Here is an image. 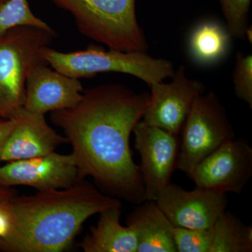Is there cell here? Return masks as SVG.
I'll return each instance as SVG.
<instances>
[{"instance_id":"obj_13","label":"cell","mask_w":252,"mask_h":252,"mask_svg":"<svg viewBox=\"0 0 252 252\" xmlns=\"http://www.w3.org/2000/svg\"><path fill=\"white\" fill-rule=\"evenodd\" d=\"M14 119L1 162L42 157L55 152L61 144L68 143L65 136L60 135L48 124L44 114L23 108Z\"/></svg>"},{"instance_id":"obj_16","label":"cell","mask_w":252,"mask_h":252,"mask_svg":"<svg viewBox=\"0 0 252 252\" xmlns=\"http://www.w3.org/2000/svg\"><path fill=\"white\" fill-rule=\"evenodd\" d=\"M229 32L213 21L197 26L189 39V51L192 59L201 65L215 64L224 58L230 44Z\"/></svg>"},{"instance_id":"obj_18","label":"cell","mask_w":252,"mask_h":252,"mask_svg":"<svg viewBox=\"0 0 252 252\" xmlns=\"http://www.w3.org/2000/svg\"><path fill=\"white\" fill-rule=\"evenodd\" d=\"M18 27L53 31L47 23L33 14L28 0H8L0 8V36Z\"/></svg>"},{"instance_id":"obj_10","label":"cell","mask_w":252,"mask_h":252,"mask_svg":"<svg viewBox=\"0 0 252 252\" xmlns=\"http://www.w3.org/2000/svg\"><path fill=\"white\" fill-rule=\"evenodd\" d=\"M158 206L175 227L190 229L211 228L226 210V194L206 189L187 190L170 183L158 195Z\"/></svg>"},{"instance_id":"obj_14","label":"cell","mask_w":252,"mask_h":252,"mask_svg":"<svg viewBox=\"0 0 252 252\" xmlns=\"http://www.w3.org/2000/svg\"><path fill=\"white\" fill-rule=\"evenodd\" d=\"M126 225L135 232L137 252H177L174 225L154 200L137 205L126 219Z\"/></svg>"},{"instance_id":"obj_23","label":"cell","mask_w":252,"mask_h":252,"mask_svg":"<svg viewBox=\"0 0 252 252\" xmlns=\"http://www.w3.org/2000/svg\"><path fill=\"white\" fill-rule=\"evenodd\" d=\"M14 124V119H8L0 117V162H1V153H2L5 143L12 131Z\"/></svg>"},{"instance_id":"obj_8","label":"cell","mask_w":252,"mask_h":252,"mask_svg":"<svg viewBox=\"0 0 252 252\" xmlns=\"http://www.w3.org/2000/svg\"><path fill=\"white\" fill-rule=\"evenodd\" d=\"M132 132L135 149L141 157L140 169L145 200L156 201L159 193L171 183L180 142L177 135L142 120L136 124Z\"/></svg>"},{"instance_id":"obj_22","label":"cell","mask_w":252,"mask_h":252,"mask_svg":"<svg viewBox=\"0 0 252 252\" xmlns=\"http://www.w3.org/2000/svg\"><path fill=\"white\" fill-rule=\"evenodd\" d=\"M233 72L235 94L252 109V55L238 51Z\"/></svg>"},{"instance_id":"obj_5","label":"cell","mask_w":252,"mask_h":252,"mask_svg":"<svg viewBox=\"0 0 252 252\" xmlns=\"http://www.w3.org/2000/svg\"><path fill=\"white\" fill-rule=\"evenodd\" d=\"M55 36L54 31L32 27L14 28L0 36V117L15 119L21 112L28 75L46 63L41 49Z\"/></svg>"},{"instance_id":"obj_2","label":"cell","mask_w":252,"mask_h":252,"mask_svg":"<svg viewBox=\"0 0 252 252\" xmlns=\"http://www.w3.org/2000/svg\"><path fill=\"white\" fill-rule=\"evenodd\" d=\"M117 207H122L119 199L104 193L85 179L66 189L18 195L9 252L65 251L88 219Z\"/></svg>"},{"instance_id":"obj_12","label":"cell","mask_w":252,"mask_h":252,"mask_svg":"<svg viewBox=\"0 0 252 252\" xmlns=\"http://www.w3.org/2000/svg\"><path fill=\"white\" fill-rule=\"evenodd\" d=\"M38 64L28 75L23 108L45 114L70 108L80 101L84 88L79 79Z\"/></svg>"},{"instance_id":"obj_21","label":"cell","mask_w":252,"mask_h":252,"mask_svg":"<svg viewBox=\"0 0 252 252\" xmlns=\"http://www.w3.org/2000/svg\"><path fill=\"white\" fill-rule=\"evenodd\" d=\"M172 234L177 252H208L212 243V227L190 229L174 226Z\"/></svg>"},{"instance_id":"obj_24","label":"cell","mask_w":252,"mask_h":252,"mask_svg":"<svg viewBox=\"0 0 252 252\" xmlns=\"http://www.w3.org/2000/svg\"><path fill=\"white\" fill-rule=\"evenodd\" d=\"M7 1L8 0H0V8H1V6H3V5H4Z\"/></svg>"},{"instance_id":"obj_3","label":"cell","mask_w":252,"mask_h":252,"mask_svg":"<svg viewBox=\"0 0 252 252\" xmlns=\"http://www.w3.org/2000/svg\"><path fill=\"white\" fill-rule=\"evenodd\" d=\"M72 15L78 31L91 40L123 52L148 49L136 16V0H49Z\"/></svg>"},{"instance_id":"obj_20","label":"cell","mask_w":252,"mask_h":252,"mask_svg":"<svg viewBox=\"0 0 252 252\" xmlns=\"http://www.w3.org/2000/svg\"><path fill=\"white\" fill-rule=\"evenodd\" d=\"M227 31L236 39H244L250 30L249 12L252 0H219Z\"/></svg>"},{"instance_id":"obj_1","label":"cell","mask_w":252,"mask_h":252,"mask_svg":"<svg viewBox=\"0 0 252 252\" xmlns=\"http://www.w3.org/2000/svg\"><path fill=\"white\" fill-rule=\"evenodd\" d=\"M149 99V93L104 84L84 90L77 104L51 114L72 146L81 178L91 177L104 193L137 205L145 196L130 138Z\"/></svg>"},{"instance_id":"obj_11","label":"cell","mask_w":252,"mask_h":252,"mask_svg":"<svg viewBox=\"0 0 252 252\" xmlns=\"http://www.w3.org/2000/svg\"><path fill=\"white\" fill-rule=\"evenodd\" d=\"M81 180L70 154L56 152L0 166V184L6 187L27 186L37 190L66 189Z\"/></svg>"},{"instance_id":"obj_6","label":"cell","mask_w":252,"mask_h":252,"mask_svg":"<svg viewBox=\"0 0 252 252\" xmlns=\"http://www.w3.org/2000/svg\"><path fill=\"white\" fill-rule=\"evenodd\" d=\"M181 132L176 169L189 178L199 162L236 137L226 109L212 91L195 99Z\"/></svg>"},{"instance_id":"obj_19","label":"cell","mask_w":252,"mask_h":252,"mask_svg":"<svg viewBox=\"0 0 252 252\" xmlns=\"http://www.w3.org/2000/svg\"><path fill=\"white\" fill-rule=\"evenodd\" d=\"M17 196L13 187L0 184V251L10 252L14 236V203Z\"/></svg>"},{"instance_id":"obj_15","label":"cell","mask_w":252,"mask_h":252,"mask_svg":"<svg viewBox=\"0 0 252 252\" xmlns=\"http://www.w3.org/2000/svg\"><path fill=\"white\" fill-rule=\"evenodd\" d=\"M122 207H112L99 214L96 225L91 226L79 247L84 252H137L134 230L122 225Z\"/></svg>"},{"instance_id":"obj_17","label":"cell","mask_w":252,"mask_h":252,"mask_svg":"<svg viewBox=\"0 0 252 252\" xmlns=\"http://www.w3.org/2000/svg\"><path fill=\"white\" fill-rule=\"evenodd\" d=\"M252 227L225 210L212 226L208 252H252Z\"/></svg>"},{"instance_id":"obj_4","label":"cell","mask_w":252,"mask_h":252,"mask_svg":"<svg viewBox=\"0 0 252 252\" xmlns=\"http://www.w3.org/2000/svg\"><path fill=\"white\" fill-rule=\"evenodd\" d=\"M41 54L53 69L79 79L94 77L99 73L119 72L138 78L149 86L172 78L175 72L170 61L156 59L147 52L106 51L94 44L85 50L70 52H61L45 46Z\"/></svg>"},{"instance_id":"obj_7","label":"cell","mask_w":252,"mask_h":252,"mask_svg":"<svg viewBox=\"0 0 252 252\" xmlns=\"http://www.w3.org/2000/svg\"><path fill=\"white\" fill-rule=\"evenodd\" d=\"M252 176V147L248 140L235 137L199 162L190 179L198 188L238 194Z\"/></svg>"},{"instance_id":"obj_9","label":"cell","mask_w":252,"mask_h":252,"mask_svg":"<svg viewBox=\"0 0 252 252\" xmlns=\"http://www.w3.org/2000/svg\"><path fill=\"white\" fill-rule=\"evenodd\" d=\"M172 79L168 84L161 81L149 86V102L142 120L177 136L194 101L206 89L201 81L187 77L184 65L175 71Z\"/></svg>"}]
</instances>
